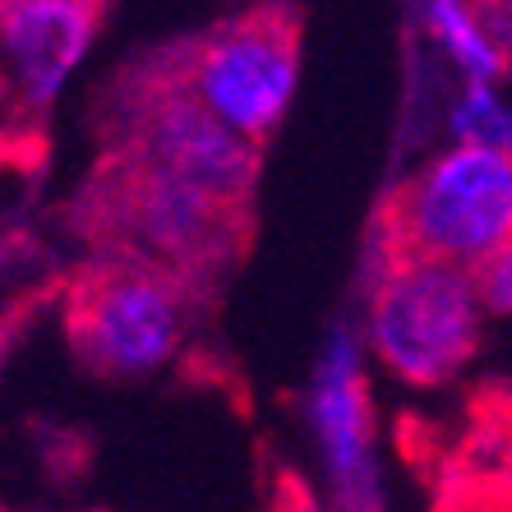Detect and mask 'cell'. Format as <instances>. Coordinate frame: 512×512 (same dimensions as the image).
Masks as SVG:
<instances>
[{
	"mask_svg": "<svg viewBox=\"0 0 512 512\" xmlns=\"http://www.w3.org/2000/svg\"><path fill=\"white\" fill-rule=\"evenodd\" d=\"M485 323L489 314L466 268L397 250L370 286L360 342L388 379L443 388L476 360Z\"/></svg>",
	"mask_w": 512,
	"mask_h": 512,
	"instance_id": "1",
	"label": "cell"
},
{
	"mask_svg": "<svg viewBox=\"0 0 512 512\" xmlns=\"http://www.w3.org/2000/svg\"><path fill=\"white\" fill-rule=\"evenodd\" d=\"M393 236L402 254L476 273L512 245V157L443 143L397 190Z\"/></svg>",
	"mask_w": 512,
	"mask_h": 512,
	"instance_id": "2",
	"label": "cell"
},
{
	"mask_svg": "<svg viewBox=\"0 0 512 512\" xmlns=\"http://www.w3.org/2000/svg\"><path fill=\"white\" fill-rule=\"evenodd\" d=\"M180 88L231 134L259 148L300 93V33L286 14H245L194 47Z\"/></svg>",
	"mask_w": 512,
	"mask_h": 512,
	"instance_id": "3",
	"label": "cell"
},
{
	"mask_svg": "<svg viewBox=\"0 0 512 512\" xmlns=\"http://www.w3.org/2000/svg\"><path fill=\"white\" fill-rule=\"evenodd\" d=\"M305 434L333 512H383L379 420L370 393V356L360 328L337 323L323 337L305 383Z\"/></svg>",
	"mask_w": 512,
	"mask_h": 512,
	"instance_id": "4",
	"label": "cell"
},
{
	"mask_svg": "<svg viewBox=\"0 0 512 512\" xmlns=\"http://www.w3.org/2000/svg\"><path fill=\"white\" fill-rule=\"evenodd\" d=\"M190 305L171 273L153 263H120L88 282L70 310L79 356L107 379H148L180 356Z\"/></svg>",
	"mask_w": 512,
	"mask_h": 512,
	"instance_id": "5",
	"label": "cell"
},
{
	"mask_svg": "<svg viewBox=\"0 0 512 512\" xmlns=\"http://www.w3.org/2000/svg\"><path fill=\"white\" fill-rule=\"evenodd\" d=\"M254 162L259 148L208 116L180 84L148 97L134 116V167L185 180L231 208L250 190Z\"/></svg>",
	"mask_w": 512,
	"mask_h": 512,
	"instance_id": "6",
	"label": "cell"
},
{
	"mask_svg": "<svg viewBox=\"0 0 512 512\" xmlns=\"http://www.w3.org/2000/svg\"><path fill=\"white\" fill-rule=\"evenodd\" d=\"M102 28L93 0H0V97L47 111L84 70Z\"/></svg>",
	"mask_w": 512,
	"mask_h": 512,
	"instance_id": "7",
	"label": "cell"
},
{
	"mask_svg": "<svg viewBox=\"0 0 512 512\" xmlns=\"http://www.w3.org/2000/svg\"><path fill=\"white\" fill-rule=\"evenodd\" d=\"M227 213H231V203L194 190L185 180L139 171V167H134V180H130V190H125V203H120V217H125L130 240L162 273L190 268L199 259H213L217 245H222Z\"/></svg>",
	"mask_w": 512,
	"mask_h": 512,
	"instance_id": "8",
	"label": "cell"
},
{
	"mask_svg": "<svg viewBox=\"0 0 512 512\" xmlns=\"http://www.w3.org/2000/svg\"><path fill=\"white\" fill-rule=\"evenodd\" d=\"M420 33L429 47L443 56V65L457 74V84H503L512 70L508 51L494 37L485 5H466V0H429L416 10Z\"/></svg>",
	"mask_w": 512,
	"mask_h": 512,
	"instance_id": "9",
	"label": "cell"
},
{
	"mask_svg": "<svg viewBox=\"0 0 512 512\" xmlns=\"http://www.w3.org/2000/svg\"><path fill=\"white\" fill-rule=\"evenodd\" d=\"M443 125L453 143L512 157V97L503 93V84H457Z\"/></svg>",
	"mask_w": 512,
	"mask_h": 512,
	"instance_id": "10",
	"label": "cell"
},
{
	"mask_svg": "<svg viewBox=\"0 0 512 512\" xmlns=\"http://www.w3.org/2000/svg\"><path fill=\"white\" fill-rule=\"evenodd\" d=\"M471 277H476L480 305H485L489 319H508L512 314V245L499 250L494 259H485Z\"/></svg>",
	"mask_w": 512,
	"mask_h": 512,
	"instance_id": "11",
	"label": "cell"
}]
</instances>
